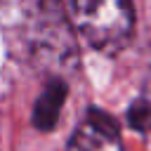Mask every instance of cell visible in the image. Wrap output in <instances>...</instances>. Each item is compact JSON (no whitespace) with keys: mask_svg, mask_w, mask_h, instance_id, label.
<instances>
[{"mask_svg":"<svg viewBox=\"0 0 151 151\" xmlns=\"http://www.w3.org/2000/svg\"><path fill=\"white\" fill-rule=\"evenodd\" d=\"M66 92H68V87H66V83L61 78H52L45 85V90L40 92V97H38V101L33 106V125L38 130L50 132L57 125L59 111H61V106L66 101Z\"/></svg>","mask_w":151,"mask_h":151,"instance_id":"3957f363","label":"cell"},{"mask_svg":"<svg viewBox=\"0 0 151 151\" xmlns=\"http://www.w3.org/2000/svg\"><path fill=\"white\" fill-rule=\"evenodd\" d=\"M68 151H120V132L116 120L101 109H90L73 132Z\"/></svg>","mask_w":151,"mask_h":151,"instance_id":"7a4b0ae2","label":"cell"},{"mask_svg":"<svg viewBox=\"0 0 151 151\" xmlns=\"http://www.w3.org/2000/svg\"><path fill=\"white\" fill-rule=\"evenodd\" d=\"M127 120L132 127L137 130H151V71L144 80V90H142V97L130 106L127 111Z\"/></svg>","mask_w":151,"mask_h":151,"instance_id":"277c9868","label":"cell"},{"mask_svg":"<svg viewBox=\"0 0 151 151\" xmlns=\"http://www.w3.org/2000/svg\"><path fill=\"white\" fill-rule=\"evenodd\" d=\"M71 12L85 40L104 54L127 47L134 28L132 0H71Z\"/></svg>","mask_w":151,"mask_h":151,"instance_id":"6da1fadb","label":"cell"}]
</instances>
